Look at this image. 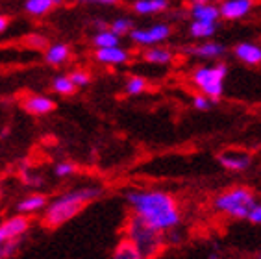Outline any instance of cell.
Returning <instances> with one entry per match:
<instances>
[{
  "mask_svg": "<svg viewBox=\"0 0 261 259\" xmlns=\"http://www.w3.org/2000/svg\"><path fill=\"white\" fill-rule=\"evenodd\" d=\"M126 202L134 215L154 229L165 234L180 226L181 215L172 194L156 189H134L126 193Z\"/></svg>",
  "mask_w": 261,
  "mask_h": 259,
  "instance_id": "1",
  "label": "cell"
},
{
  "mask_svg": "<svg viewBox=\"0 0 261 259\" xmlns=\"http://www.w3.org/2000/svg\"><path fill=\"white\" fill-rule=\"evenodd\" d=\"M102 194L100 187H84V189H76L72 193H67L63 196H60L58 200H54L48 210L45 213V224L48 228H58L60 224L70 220L72 217L80 213V210L87 202L98 198Z\"/></svg>",
  "mask_w": 261,
  "mask_h": 259,
  "instance_id": "2",
  "label": "cell"
},
{
  "mask_svg": "<svg viewBox=\"0 0 261 259\" xmlns=\"http://www.w3.org/2000/svg\"><path fill=\"white\" fill-rule=\"evenodd\" d=\"M254 204H256V196L246 187H233V189L224 191L213 202L219 213L233 217V219H246L248 210Z\"/></svg>",
  "mask_w": 261,
  "mask_h": 259,
  "instance_id": "3",
  "label": "cell"
},
{
  "mask_svg": "<svg viewBox=\"0 0 261 259\" xmlns=\"http://www.w3.org/2000/svg\"><path fill=\"white\" fill-rule=\"evenodd\" d=\"M228 76V65L226 63H217L211 67H198L193 72L191 80L196 85V89L202 95H206L213 102L221 98L224 93V80Z\"/></svg>",
  "mask_w": 261,
  "mask_h": 259,
  "instance_id": "4",
  "label": "cell"
},
{
  "mask_svg": "<svg viewBox=\"0 0 261 259\" xmlns=\"http://www.w3.org/2000/svg\"><path fill=\"white\" fill-rule=\"evenodd\" d=\"M128 239L139 248L143 257H150V255L158 254V250L163 244L161 231H158V229H154L152 226L146 224V222H143L136 215L128 222Z\"/></svg>",
  "mask_w": 261,
  "mask_h": 259,
  "instance_id": "5",
  "label": "cell"
},
{
  "mask_svg": "<svg viewBox=\"0 0 261 259\" xmlns=\"http://www.w3.org/2000/svg\"><path fill=\"white\" fill-rule=\"evenodd\" d=\"M171 34H172L171 24H167V22H158V24H152V26H148V28H136V30H132L130 37L136 45L154 46V45H160V43L169 39Z\"/></svg>",
  "mask_w": 261,
  "mask_h": 259,
  "instance_id": "6",
  "label": "cell"
},
{
  "mask_svg": "<svg viewBox=\"0 0 261 259\" xmlns=\"http://www.w3.org/2000/svg\"><path fill=\"white\" fill-rule=\"evenodd\" d=\"M256 6V0H222L219 6V13L226 20H239L246 17Z\"/></svg>",
  "mask_w": 261,
  "mask_h": 259,
  "instance_id": "7",
  "label": "cell"
},
{
  "mask_svg": "<svg viewBox=\"0 0 261 259\" xmlns=\"http://www.w3.org/2000/svg\"><path fill=\"white\" fill-rule=\"evenodd\" d=\"M219 163L226 170L241 172V170H246L252 165V156L243 152V150H228V152L219 156Z\"/></svg>",
  "mask_w": 261,
  "mask_h": 259,
  "instance_id": "8",
  "label": "cell"
},
{
  "mask_svg": "<svg viewBox=\"0 0 261 259\" xmlns=\"http://www.w3.org/2000/svg\"><path fill=\"white\" fill-rule=\"evenodd\" d=\"M28 219L26 217H11L4 222V224H0V244H4L6 241L10 239H19L20 235L24 234L26 229H28Z\"/></svg>",
  "mask_w": 261,
  "mask_h": 259,
  "instance_id": "9",
  "label": "cell"
},
{
  "mask_svg": "<svg viewBox=\"0 0 261 259\" xmlns=\"http://www.w3.org/2000/svg\"><path fill=\"white\" fill-rule=\"evenodd\" d=\"M95 58L98 63L104 65H124L130 61V54L128 50L121 48V46H108V48H96Z\"/></svg>",
  "mask_w": 261,
  "mask_h": 259,
  "instance_id": "10",
  "label": "cell"
},
{
  "mask_svg": "<svg viewBox=\"0 0 261 259\" xmlns=\"http://www.w3.org/2000/svg\"><path fill=\"white\" fill-rule=\"evenodd\" d=\"M233 54L239 61H243L245 65H256L261 63V46L256 43H250V41H245V43H239L233 50Z\"/></svg>",
  "mask_w": 261,
  "mask_h": 259,
  "instance_id": "11",
  "label": "cell"
},
{
  "mask_svg": "<svg viewBox=\"0 0 261 259\" xmlns=\"http://www.w3.org/2000/svg\"><path fill=\"white\" fill-rule=\"evenodd\" d=\"M224 52H226L224 45L215 43V41H206V39H204L202 45L189 48V54H193L195 58H200V60H219Z\"/></svg>",
  "mask_w": 261,
  "mask_h": 259,
  "instance_id": "12",
  "label": "cell"
},
{
  "mask_svg": "<svg viewBox=\"0 0 261 259\" xmlns=\"http://www.w3.org/2000/svg\"><path fill=\"white\" fill-rule=\"evenodd\" d=\"M56 108V102L48 96H43V95H34V96H28L24 100V110L32 115H45V113H50L54 111Z\"/></svg>",
  "mask_w": 261,
  "mask_h": 259,
  "instance_id": "13",
  "label": "cell"
},
{
  "mask_svg": "<svg viewBox=\"0 0 261 259\" xmlns=\"http://www.w3.org/2000/svg\"><path fill=\"white\" fill-rule=\"evenodd\" d=\"M169 0H136L134 2V11L137 15H156L169 8Z\"/></svg>",
  "mask_w": 261,
  "mask_h": 259,
  "instance_id": "14",
  "label": "cell"
},
{
  "mask_svg": "<svg viewBox=\"0 0 261 259\" xmlns=\"http://www.w3.org/2000/svg\"><path fill=\"white\" fill-rule=\"evenodd\" d=\"M191 17L195 20H207V22H217L221 13H219V8L211 2L206 4H193L191 8Z\"/></svg>",
  "mask_w": 261,
  "mask_h": 259,
  "instance_id": "15",
  "label": "cell"
},
{
  "mask_svg": "<svg viewBox=\"0 0 261 259\" xmlns=\"http://www.w3.org/2000/svg\"><path fill=\"white\" fill-rule=\"evenodd\" d=\"M63 0H26L24 10L34 17L46 15L48 11H52L56 6H60Z\"/></svg>",
  "mask_w": 261,
  "mask_h": 259,
  "instance_id": "16",
  "label": "cell"
},
{
  "mask_svg": "<svg viewBox=\"0 0 261 259\" xmlns=\"http://www.w3.org/2000/svg\"><path fill=\"white\" fill-rule=\"evenodd\" d=\"M217 32V22H207V20H195L189 24V35L195 39H210Z\"/></svg>",
  "mask_w": 261,
  "mask_h": 259,
  "instance_id": "17",
  "label": "cell"
},
{
  "mask_svg": "<svg viewBox=\"0 0 261 259\" xmlns=\"http://www.w3.org/2000/svg\"><path fill=\"white\" fill-rule=\"evenodd\" d=\"M146 63H152V65H169L174 58L169 48H148L145 50V54H143Z\"/></svg>",
  "mask_w": 261,
  "mask_h": 259,
  "instance_id": "18",
  "label": "cell"
},
{
  "mask_svg": "<svg viewBox=\"0 0 261 259\" xmlns=\"http://www.w3.org/2000/svg\"><path fill=\"white\" fill-rule=\"evenodd\" d=\"M121 43V35H117L115 32H111L110 28L104 30H96L95 37H93V45L96 48H108V46H117Z\"/></svg>",
  "mask_w": 261,
  "mask_h": 259,
  "instance_id": "19",
  "label": "cell"
},
{
  "mask_svg": "<svg viewBox=\"0 0 261 259\" xmlns=\"http://www.w3.org/2000/svg\"><path fill=\"white\" fill-rule=\"evenodd\" d=\"M69 46L63 45V43H58V45H52L48 46V50H46L45 54V60L46 63L50 65H61L63 61L69 60Z\"/></svg>",
  "mask_w": 261,
  "mask_h": 259,
  "instance_id": "20",
  "label": "cell"
},
{
  "mask_svg": "<svg viewBox=\"0 0 261 259\" xmlns=\"http://www.w3.org/2000/svg\"><path fill=\"white\" fill-rule=\"evenodd\" d=\"M46 205V198L43 194H34V196H28V198L20 200L17 210L20 213H34V211H41Z\"/></svg>",
  "mask_w": 261,
  "mask_h": 259,
  "instance_id": "21",
  "label": "cell"
},
{
  "mask_svg": "<svg viewBox=\"0 0 261 259\" xmlns=\"http://www.w3.org/2000/svg\"><path fill=\"white\" fill-rule=\"evenodd\" d=\"M113 257H115V259H141L143 255H141L139 248H137L136 244L132 243L130 239H124L115 248V252H113Z\"/></svg>",
  "mask_w": 261,
  "mask_h": 259,
  "instance_id": "22",
  "label": "cell"
},
{
  "mask_svg": "<svg viewBox=\"0 0 261 259\" xmlns=\"http://www.w3.org/2000/svg\"><path fill=\"white\" fill-rule=\"evenodd\" d=\"M52 89L56 91V93H60V95H74L76 91V85L72 84V80H70L69 76L61 74V76H56L54 82H52Z\"/></svg>",
  "mask_w": 261,
  "mask_h": 259,
  "instance_id": "23",
  "label": "cell"
},
{
  "mask_svg": "<svg viewBox=\"0 0 261 259\" xmlns=\"http://www.w3.org/2000/svg\"><path fill=\"white\" fill-rule=\"evenodd\" d=\"M146 87H148V84H146V80L143 78V76H132L130 80L126 82V95L130 96H137L141 95V93H145Z\"/></svg>",
  "mask_w": 261,
  "mask_h": 259,
  "instance_id": "24",
  "label": "cell"
},
{
  "mask_svg": "<svg viewBox=\"0 0 261 259\" xmlns=\"http://www.w3.org/2000/svg\"><path fill=\"white\" fill-rule=\"evenodd\" d=\"M110 30L115 32L117 35L130 34V32L134 30V22H132V19H128V17H119V19H115L110 24Z\"/></svg>",
  "mask_w": 261,
  "mask_h": 259,
  "instance_id": "25",
  "label": "cell"
},
{
  "mask_svg": "<svg viewBox=\"0 0 261 259\" xmlns=\"http://www.w3.org/2000/svg\"><path fill=\"white\" fill-rule=\"evenodd\" d=\"M69 78L72 80V84H74L76 87H86V85L91 82V76L87 74V72H84V70H74V72H70Z\"/></svg>",
  "mask_w": 261,
  "mask_h": 259,
  "instance_id": "26",
  "label": "cell"
},
{
  "mask_svg": "<svg viewBox=\"0 0 261 259\" xmlns=\"http://www.w3.org/2000/svg\"><path fill=\"white\" fill-rule=\"evenodd\" d=\"M211 102L213 100L211 98H207L206 95H196V96H193V108L195 110H198V111H207L211 108Z\"/></svg>",
  "mask_w": 261,
  "mask_h": 259,
  "instance_id": "27",
  "label": "cell"
},
{
  "mask_svg": "<svg viewBox=\"0 0 261 259\" xmlns=\"http://www.w3.org/2000/svg\"><path fill=\"white\" fill-rule=\"evenodd\" d=\"M56 176H60V178H67V176L74 174L76 172V167L72 163H58L54 169Z\"/></svg>",
  "mask_w": 261,
  "mask_h": 259,
  "instance_id": "28",
  "label": "cell"
},
{
  "mask_svg": "<svg viewBox=\"0 0 261 259\" xmlns=\"http://www.w3.org/2000/svg\"><path fill=\"white\" fill-rule=\"evenodd\" d=\"M246 219L250 220L252 224H261V204H254L248 210V215H246Z\"/></svg>",
  "mask_w": 261,
  "mask_h": 259,
  "instance_id": "29",
  "label": "cell"
},
{
  "mask_svg": "<svg viewBox=\"0 0 261 259\" xmlns=\"http://www.w3.org/2000/svg\"><path fill=\"white\" fill-rule=\"evenodd\" d=\"M28 43L30 45H34L35 48H46V41H45V37H41V35H32V37H28Z\"/></svg>",
  "mask_w": 261,
  "mask_h": 259,
  "instance_id": "30",
  "label": "cell"
},
{
  "mask_svg": "<svg viewBox=\"0 0 261 259\" xmlns=\"http://www.w3.org/2000/svg\"><path fill=\"white\" fill-rule=\"evenodd\" d=\"M86 4H96V6H115L119 4V0H82Z\"/></svg>",
  "mask_w": 261,
  "mask_h": 259,
  "instance_id": "31",
  "label": "cell"
},
{
  "mask_svg": "<svg viewBox=\"0 0 261 259\" xmlns=\"http://www.w3.org/2000/svg\"><path fill=\"white\" fill-rule=\"evenodd\" d=\"M22 179H24V184H28V185H39V182H41L37 176H28V174H22Z\"/></svg>",
  "mask_w": 261,
  "mask_h": 259,
  "instance_id": "32",
  "label": "cell"
},
{
  "mask_svg": "<svg viewBox=\"0 0 261 259\" xmlns=\"http://www.w3.org/2000/svg\"><path fill=\"white\" fill-rule=\"evenodd\" d=\"M6 28H8V19H6V17H0V34L6 32Z\"/></svg>",
  "mask_w": 261,
  "mask_h": 259,
  "instance_id": "33",
  "label": "cell"
},
{
  "mask_svg": "<svg viewBox=\"0 0 261 259\" xmlns=\"http://www.w3.org/2000/svg\"><path fill=\"white\" fill-rule=\"evenodd\" d=\"M95 26H96V30H104V28H108V24H106V22H102V20H96Z\"/></svg>",
  "mask_w": 261,
  "mask_h": 259,
  "instance_id": "34",
  "label": "cell"
},
{
  "mask_svg": "<svg viewBox=\"0 0 261 259\" xmlns=\"http://www.w3.org/2000/svg\"><path fill=\"white\" fill-rule=\"evenodd\" d=\"M193 4H206V2H210V0H191Z\"/></svg>",
  "mask_w": 261,
  "mask_h": 259,
  "instance_id": "35",
  "label": "cell"
},
{
  "mask_svg": "<svg viewBox=\"0 0 261 259\" xmlns=\"http://www.w3.org/2000/svg\"><path fill=\"white\" fill-rule=\"evenodd\" d=\"M259 259H261V254H259Z\"/></svg>",
  "mask_w": 261,
  "mask_h": 259,
  "instance_id": "36",
  "label": "cell"
}]
</instances>
